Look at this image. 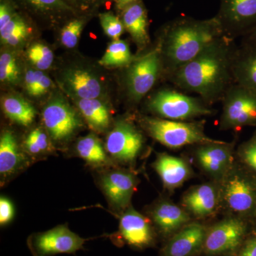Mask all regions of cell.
<instances>
[{
  "mask_svg": "<svg viewBox=\"0 0 256 256\" xmlns=\"http://www.w3.org/2000/svg\"><path fill=\"white\" fill-rule=\"evenodd\" d=\"M220 201L234 213L248 214L256 208V186L242 172L234 168L220 181Z\"/></svg>",
  "mask_w": 256,
  "mask_h": 256,
  "instance_id": "cell-7",
  "label": "cell"
},
{
  "mask_svg": "<svg viewBox=\"0 0 256 256\" xmlns=\"http://www.w3.org/2000/svg\"><path fill=\"white\" fill-rule=\"evenodd\" d=\"M233 74L235 84L256 92V46H238Z\"/></svg>",
  "mask_w": 256,
  "mask_h": 256,
  "instance_id": "cell-21",
  "label": "cell"
},
{
  "mask_svg": "<svg viewBox=\"0 0 256 256\" xmlns=\"http://www.w3.org/2000/svg\"><path fill=\"white\" fill-rule=\"evenodd\" d=\"M30 34L28 24L18 16H14L8 24L0 30L2 42L11 46H18L22 44Z\"/></svg>",
  "mask_w": 256,
  "mask_h": 256,
  "instance_id": "cell-28",
  "label": "cell"
},
{
  "mask_svg": "<svg viewBox=\"0 0 256 256\" xmlns=\"http://www.w3.org/2000/svg\"><path fill=\"white\" fill-rule=\"evenodd\" d=\"M25 158L18 149L14 134L5 131L0 138V173L2 176L14 174L22 166Z\"/></svg>",
  "mask_w": 256,
  "mask_h": 256,
  "instance_id": "cell-23",
  "label": "cell"
},
{
  "mask_svg": "<svg viewBox=\"0 0 256 256\" xmlns=\"http://www.w3.org/2000/svg\"><path fill=\"white\" fill-rule=\"evenodd\" d=\"M196 162L206 174L222 181L233 168V144L225 141L196 144Z\"/></svg>",
  "mask_w": 256,
  "mask_h": 256,
  "instance_id": "cell-13",
  "label": "cell"
},
{
  "mask_svg": "<svg viewBox=\"0 0 256 256\" xmlns=\"http://www.w3.org/2000/svg\"><path fill=\"white\" fill-rule=\"evenodd\" d=\"M42 120L52 139L60 142L72 137L82 126L76 112L62 99H54L47 104Z\"/></svg>",
  "mask_w": 256,
  "mask_h": 256,
  "instance_id": "cell-12",
  "label": "cell"
},
{
  "mask_svg": "<svg viewBox=\"0 0 256 256\" xmlns=\"http://www.w3.org/2000/svg\"><path fill=\"white\" fill-rule=\"evenodd\" d=\"M84 21L74 20L69 22L60 32V41L64 46L73 48L78 44L84 28Z\"/></svg>",
  "mask_w": 256,
  "mask_h": 256,
  "instance_id": "cell-32",
  "label": "cell"
},
{
  "mask_svg": "<svg viewBox=\"0 0 256 256\" xmlns=\"http://www.w3.org/2000/svg\"><path fill=\"white\" fill-rule=\"evenodd\" d=\"M224 36L215 16L205 20L188 18L174 20L165 30L158 45L164 74L168 77Z\"/></svg>",
  "mask_w": 256,
  "mask_h": 256,
  "instance_id": "cell-2",
  "label": "cell"
},
{
  "mask_svg": "<svg viewBox=\"0 0 256 256\" xmlns=\"http://www.w3.org/2000/svg\"><path fill=\"white\" fill-rule=\"evenodd\" d=\"M153 222L164 237L170 238L190 223L191 218L186 210L168 201H162L153 207Z\"/></svg>",
  "mask_w": 256,
  "mask_h": 256,
  "instance_id": "cell-18",
  "label": "cell"
},
{
  "mask_svg": "<svg viewBox=\"0 0 256 256\" xmlns=\"http://www.w3.org/2000/svg\"><path fill=\"white\" fill-rule=\"evenodd\" d=\"M14 16L9 5L6 3H1L0 4V30L4 28L12 20Z\"/></svg>",
  "mask_w": 256,
  "mask_h": 256,
  "instance_id": "cell-40",
  "label": "cell"
},
{
  "mask_svg": "<svg viewBox=\"0 0 256 256\" xmlns=\"http://www.w3.org/2000/svg\"><path fill=\"white\" fill-rule=\"evenodd\" d=\"M153 166L168 190L180 188L191 178L192 170L190 164L178 156L162 153L158 154Z\"/></svg>",
  "mask_w": 256,
  "mask_h": 256,
  "instance_id": "cell-19",
  "label": "cell"
},
{
  "mask_svg": "<svg viewBox=\"0 0 256 256\" xmlns=\"http://www.w3.org/2000/svg\"><path fill=\"white\" fill-rule=\"evenodd\" d=\"M25 150L32 156L44 154L52 150L50 139L42 128H36L28 134L24 142Z\"/></svg>",
  "mask_w": 256,
  "mask_h": 256,
  "instance_id": "cell-29",
  "label": "cell"
},
{
  "mask_svg": "<svg viewBox=\"0 0 256 256\" xmlns=\"http://www.w3.org/2000/svg\"><path fill=\"white\" fill-rule=\"evenodd\" d=\"M28 56L37 70H44L50 68L54 62L52 50L43 44L32 45L28 50Z\"/></svg>",
  "mask_w": 256,
  "mask_h": 256,
  "instance_id": "cell-30",
  "label": "cell"
},
{
  "mask_svg": "<svg viewBox=\"0 0 256 256\" xmlns=\"http://www.w3.org/2000/svg\"><path fill=\"white\" fill-rule=\"evenodd\" d=\"M207 228L200 223H188L161 249L160 256H197L203 252Z\"/></svg>",
  "mask_w": 256,
  "mask_h": 256,
  "instance_id": "cell-14",
  "label": "cell"
},
{
  "mask_svg": "<svg viewBox=\"0 0 256 256\" xmlns=\"http://www.w3.org/2000/svg\"><path fill=\"white\" fill-rule=\"evenodd\" d=\"M136 176L128 172L114 170L101 178L100 184L111 204L118 210L127 208L136 186Z\"/></svg>",
  "mask_w": 256,
  "mask_h": 256,
  "instance_id": "cell-16",
  "label": "cell"
},
{
  "mask_svg": "<svg viewBox=\"0 0 256 256\" xmlns=\"http://www.w3.org/2000/svg\"><path fill=\"white\" fill-rule=\"evenodd\" d=\"M63 79L66 88L79 99H96L102 94L100 80L84 69H69Z\"/></svg>",
  "mask_w": 256,
  "mask_h": 256,
  "instance_id": "cell-20",
  "label": "cell"
},
{
  "mask_svg": "<svg viewBox=\"0 0 256 256\" xmlns=\"http://www.w3.org/2000/svg\"><path fill=\"white\" fill-rule=\"evenodd\" d=\"M86 239L74 233L66 226L32 236L28 246L34 256H53L57 254H75L84 248Z\"/></svg>",
  "mask_w": 256,
  "mask_h": 256,
  "instance_id": "cell-10",
  "label": "cell"
},
{
  "mask_svg": "<svg viewBox=\"0 0 256 256\" xmlns=\"http://www.w3.org/2000/svg\"><path fill=\"white\" fill-rule=\"evenodd\" d=\"M238 154L242 161L256 172V134L239 146Z\"/></svg>",
  "mask_w": 256,
  "mask_h": 256,
  "instance_id": "cell-34",
  "label": "cell"
},
{
  "mask_svg": "<svg viewBox=\"0 0 256 256\" xmlns=\"http://www.w3.org/2000/svg\"><path fill=\"white\" fill-rule=\"evenodd\" d=\"M220 201V188L214 184H203L185 193L182 204L190 214L204 218L214 213Z\"/></svg>",
  "mask_w": 256,
  "mask_h": 256,
  "instance_id": "cell-17",
  "label": "cell"
},
{
  "mask_svg": "<svg viewBox=\"0 0 256 256\" xmlns=\"http://www.w3.org/2000/svg\"><path fill=\"white\" fill-rule=\"evenodd\" d=\"M128 67V96L133 102H138L150 92L160 75L164 73L159 47L136 58Z\"/></svg>",
  "mask_w": 256,
  "mask_h": 256,
  "instance_id": "cell-6",
  "label": "cell"
},
{
  "mask_svg": "<svg viewBox=\"0 0 256 256\" xmlns=\"http://www.w3.org/2000/svg\"><path fill=\"white\" fill-rule=\"evenodd\" d=\"M120 234L128 245L138 249L154 245L156 235L150 220L137 210L128 208L120 220Z\"/></svg>",
  "mask_w": 256,
  "mask_h": 256,
  "instance_id": "cell-15",
  "label": "cell"
},
{
  "mask_svg": "<svg viewBox=\"0 0 256 256\" xmlns=\"http://www.w3.org/2000/svg\"><path fill=\"white\" fill-rule=\"evenodd\" d=\"M222 102L220 129L239 130L256 126V90L234 84L226 92Z\"/></svg>",
  "mask_w": 256,
  "mask_h": 256,
  "instance_id": "cell-5",
  "label": "cell"
},
{
  "mask_svg": "<svg viewBox=\"0 0 256 256\" xmlns=\"http://www.w3.org/2000/svg\"><path fill=\"white\" fill-rule=\"evenodd\" d=\"M238 47L235 40L222 36L168 78L184 92L197 94L208 106L222 101L235 84L233 65Z\"/></svg>",
  "mask_w": 256,
  "mask_h": 256,
  "instance_id": "cell-1",
  "label": "cell"
},
{
  "mask_svg": "<svg viewBox=\"0 0 256 256\" xmlns=\"http://www.w3.org/2000/svg\"><path fill=\"white\" fill-rule=\"evenodd\" d=\"M144 138L142 133L129 121L116 124L108 134L106 149L112 158L120 162H133L142 151Z\"/></svg>",
  "mask_w": 256,
  "mask_h": 256,
  "instance_id": "cell-11",
  "label": "cell"
},
{
  "mask_svg": "<svg viewBox=\"0 0 256 256\" xmlns=\"http://www.w3.org/2000/svg\"><path fill=\"white\" fill-rule=\"evenodd\" d=\"M78 110L90 128L96 132H102L109 127L108 109L98 99H78Z\"/></svg>",
  "mask_w": 256,
  "mask_h": 256,
  "instance_id": "cell-24",
  "label": "cell"
},
{
  "mask_svg": "<svg viewBox=\"0 0 256 256\" xmlns=\"http://www.w3.org/2000/svg\"><path fill=\"white\" fill-rule=\"evenodd\" d=\"M76 149L78 156L89 164L100 166L110 164V159L100 141L94 134H88L80 138Z\"/></svg>",
  "mask_w": 256,
  "mask_h": 256,
  "instance_id": "cell-26",
  "label": "cell"
},
{
  "mask_svg": "<svg viewBox=\"0 0 256 256\" xmlns=\"http://www.w3.org/2000/svg\"><path fill=\"white\" fill-rule=\"evenodd\" d=\"M136 58L131 54L127 42L114 40L108 47L105 54L99 60V64L104 66H128Z\"/></svg>",
  "mask_w": 256,
  "mask_h": 256,
  "instance_id": "cell-27",
  "label": "cell"
},
{
  "mask_svg": "<svg viewBox=\"0 0 256 256\" xmlns=\"http://www.w3.org/2000/svg\"><path fill=\"white\" fill-rule=\"evenodd\" d=\"M2 108L6 116L20 126H30L34 121L36 111L33 107L22 98L8 96L2 100Z\"/></svg>",
  "mask_w": 256,
  "mask_h": 256,
  "instance_id": "cell-25",
  "label": "cell"
},
{
  "mask_svg": "<svg viewBox=\"0 0 256 256\" xmlns=\"http://www.w3.org/2000/svg\"><path fill=\"white\" fill-rule=\"evenodd\" d=\"M237 254H238V252H234V254H226V255H224L222 256H237Z\"/></svg>",
  "mask_w": 256,
  "mask_h": 256,
  "instance_id": "cell-43",
  "label": "cell"
},
{
  "mask_svg": "<svg viewBox=\"0 0 256 256\" xmlns=\"http://www.w3.org/2000/svg\"><path fill=\"white\" fill-rule=\"evenodd\" d=\"M42 72L40 70H28L25 74V86L30 96H33Z\"/></svg>",
  "mask_w": 256,
  "mask_h": 256,
  "instance_id": "cell-38",
  "label": "cell"
},
{
  "mask_svg": "<svg viewBox=\"0 0 256 256\" xmlns=\"http://www.w3.org/2000/svg\"><path fill=\"white\" fill-rule=\"evenodd\" d=\"M148 108L162 118L172 120L188 121L214 114L200 97L170 88L162 89L152 96Z\"/></svg>",
  "mask_w": 256,
  "mask_h": 256,
  "instance_id": "cell-4",
  "label": "cell"
},
{
  "mask_svg": "<svg viewBox=\"0 0 256 256\" xmlns=\"http://www.w3.org/2000/svg\"><path fill=\"white\" fill-rule=\"evenodd\" d=\"M215 18L226 36L242 38L256 28V0H220Z\"/></svg>",
  "mask_w": 256,
  "mask_h": 256,
  "instance_id": "cell-8",
  "label": "cell"
},
{
  "mask_svg": "<svg viewBox=\"0 0 256 256\" xmlns=\"http://www.w3.org/2000/svg\"><path fill=\"white\" fill-rule=\"evenodd\" d=\"M142 124L153 139L171 149L218 140L206 136L202 122L146 117L142 119Z\"/></svg>",
  "mask_w": 256,
  "mask_h": 256,
  "instance_id": "cell-3",
  "label": "cell"
},
{
  "mask_svg": "<svg viewBox=\"0 0 256 256\" xmlns=\"http://www.w3.org/2000/svg\"><path fill=\"white\" fill-rule=\"evenodd\" d=\"M122 22L139 50H143L150 42L148 16L142 3L139 1L124 10Z\"/></svg>",
  "mask_w": 256,
  "mask_h": 256,
  "instance_id": "cell-22",
  "label": "cell"
},
{
  "mask_svg": "<svg viewBox=\"0 0 256 256\" xmlns=\"http://www.w3.org/2000/svg\"><path fill=\"white\" fill-rule=\"evenodd\" d=\"M138 0H117V6L119 10H124L129 5L136 2Z\"/></svg>",
  "mask_w": 256,
  "mask_h": 256,
  "instance_id": "cell-42",
  "label": "cell"
},
{
  "mask_svg": "<svg viewBox=\"0 0 256 256\" xmlns=\"http://www.w3.org/2000/svg\"><path fill=\"white\" fill-rule=\"evenodd\" d=\"M240 44L256 46V28L242 38Z\"/></svg>",
  "mask_w": 256,
  "mask_h": 256,
  "instance_id": "cell-41",
  "label": "cell"
},
{
  "mask_svg": "<svg viewBox=\"0 0 256 256\" xmlns=\"http://www.w3.org/2000/svg\"><path fill=\"white\" fill-rule=\"evenodd\" d=\"M99 18L106 34L114 40H120L126 30L124 22L110 12L102 13L99 15Z\"/></svg>",
  "mask_w": 256,
  "mask_h": 256,
  "instance_id": "cell-33",
  "label": "cell"
},
{
  "mask_svg": "<svg viewBox=\"0 0 256 256\" xmlns=\"http://www.w3.org/2000/svg\"><path fill=\"white\" fill-rule=\"evenodd\" d=\"M34 6L43 10L69 9L62 0H28Z\"/></svg>",
  "mask_w": 256,
  "mask_h": 256,
  "instance_id": "cell-36",
  "label": "cell"
},
{
  "mask_svg": "<svg viewBox=\"0 0 256 256\" xmlns=\"http://www.w3.org/2000/svg\"><path fill=\"white\" fill-rule=\"evenodd\" d=\"M246 226L238 218H227L207 228L202 254L222 256L238 252L244 242Z\"/></svg>",
  "mask_w": 256,
  "mask_h": 256,
  "instance_id": "cell-9",
  "label": "cell"
},
{
  "mask_svg": "<svg viewBox=\"0 0 256 256\" xmlns=\"http://www.w3.org/2000/svg\"><path fill=\"white\" fill-rule=\"evenodd\" d=\"M52 86H53V84H52V80L42 72L38 82H37L36 88H35L32 96L40 97V96L44 95L48 92Z\"/></svg>",
  "mask_w": 256,
  "mask_h": 256,
  "instance_id": "cell-37",
  "label": "cell"
},
{
  "mask_svg": "<svg viewBox=\"0 0 256 256\" xmlns=\"http://www.w3.org/2000/svg\"><path fill=\"white\" fill-rule=\"evenodd\" d=\"M20 70L18 60L10 52H4L0 56L1 82L15 84L20 80Z\"/></svg>",
  "mask_w": 256,
  "mask_h": 256,
  "instance_id": "cell-31",
  "label": "cell"
},
{
  "mask_svg": "<svg viewBox=\"0 0 256 256\" xmlns=\"http://www.w3.org/2000/svg\"><path fill=\"white\" fill-rule=\"evenodd\" d=\"M237 256H256V235L244 242Z\"/></svg>",
  "mask_w": 256,
  "mask_h": 256,
  "instance_id": "cell-39",
  "label": "cell"
},
{
  "mask_svg": "<svg viewBox=\"0 0 256 256\" xmlns=\"http://www.w3.org/2000/svg\"><path fill=\"white\" fill-rule=\"evenodd\" d=\"M14 217V207L8 198H0V224L1 225L10 223Z\"/></svg>",
  "mask_w": 256,
  "mask_h": 256,
  "instance_id": "cell-35",
  "label": "cell"
}]
</instances>
